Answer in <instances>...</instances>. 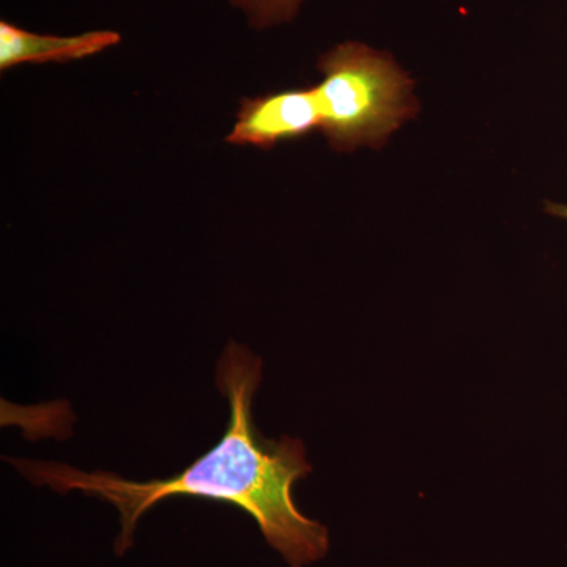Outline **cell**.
I'll return each mask as SVG.
<instances>
[{
	"label": "cell",
	"instance_id": "obj_5",
	"mask_svg": "<svg viewBox=\"0 0 567 567\" xmlns=\"http://www.w3.org/2000/svg\"><path fill=\"white\" fill-rule=\"evenodd\" d=\"M245 11L252 25L268 28L292 20L303 0H230Z\"/></svg>",
	"mask_w": 567,
	"mask_h": 567
},
{
	"label": "cell",
	"instance_id": "obj_2",
	"mask_svg": "<svg viewBox=\"0 0 567 567\" xmlns=\"http://www.w3.org/2000/svg\"><path fill=\"white\" fill-rule=\"evenodd\" d=\"M319 69L323 81L315 89L320 130L334 151L383 147L415 117L413 81L386 52L349 41L327 52Z\"/></svg>",
	"mask_w": 567,
	"mask_h": 567
},
{
	"label": "cell",
	"instance_id": "obj_3",
	"mask_svg": "<svg viewBox=\"0 0 567 567\" xmlns=\"http://www.w3.org/2000/svg\"><path fill=\"white\" fill-rule=\"evenodd\" d=\"M316 89H290L244 100L227 141L271 148L284 141L301 140L320 128Z\"/></svg>",
	"mask_w": 567,
	"mask_h": 567
},
{
	"label": "cell",
	"instance_id": "obj_4",
	"mask_svg": "<svg viewBox=\"0 0 567 567\" xmlns=\"http://www.w3.org/2000/svg\"><path fill=\"white\" fill-rule=\"evenodd\" d=\"M121 43L112 31H93L74 37L39 35L10 22H0V69L22 63H65L91 58Z\"/></svg>",
	"mask_w": 567,
	"mask_h": 567
},
{
	"label": "cell",
	"instance_id": "obj_6",
	"mask_svg": "<svg viewBox=\"0 0 567 567\" xmlns=\"http://www.w3.org/2000/svg\"><path fill=\"white\" fill-rule=\"evenodd\" d=\"M547 212L558 218L567 219V205L550 203L547 204Z\"/></svg>",
	"mask_w": 567,
	"mask_h": 567
},
{
	"label": "cell",
	"instance_id": "obj_1",
	"mask_svg": "<svg viewBox=\"0 0 567 567\" xmlns=\"http://www.w3.org/2000/svg\"><path fill=\"white\" fill-rule=\"evenodd\" d=\"M262 382V361L229 342L216 368V385L230 406L229 424L218 445L166 480L140 483L107 472H82L58 462L7 458L37 486L59 494L80 491L110 503L121 516L115 554L133 547L144 514L173 496H199L240 507L256 520L268 546L290 567L315 565L330 550V533L306 517L292 496L297 481L311 473L301 440H267L252 420V401Z\"/></svg>",
	"mask_w": 567,
	"mask_h": 567
}]
</instances>
